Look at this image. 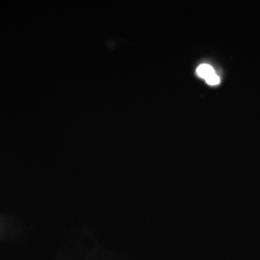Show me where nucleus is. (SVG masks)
Returning <instances> with one entry per match:
<instances>
[{
	"mask_svg": "<svg viewBox=\"0 0 260 260\" xmlns=\"http://www.w3.org/2000/svg\"><path fill=\"white\" fill-rule=\"evenodd\" d=\"M196 73H197V75L199 77L204 78L205 80H206L210 75L215 74V71H214V69L211 66L207 65V64H203V65H200L198 67Z\"/></svg>",
	"mask_w": 260,
	"mask_h": 260,
	"instance_id": "f257e3e1",
	"label": "nucleus"
},
{
	"mask_svg": "<svg viewBox=\"0 0 260 260\" xmlns=\"http://www.w3.org/2000/svg\"><path fill=\"white\" fill-rule=\"evenodd\" d=\"M205 81H206V83L210 85V86H216V85L220 83V77L215 73L214 75H210Z\"/></svg>",
	"mask_w": 260,
	"mask_h": 260,
	"instance_id": "f03ea898",
	"label": "nucleus"
}]
</instances>
